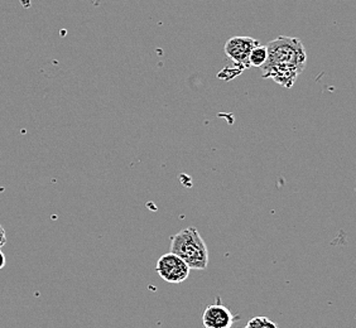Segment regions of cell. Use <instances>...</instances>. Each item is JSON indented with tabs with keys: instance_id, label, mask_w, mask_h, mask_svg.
Instances as JSON below:
<instances>
[{
	"instance_id": "obj_1",
	"label": "cell",
	"mask_w": 356,
	"mask_h": 328,
	"mask_svg": "<svg viewBox=\"0 0 356 328\" xmlns=\"http://www.w3.org/2000/svg\"><path fill=\"white\" fill-rule=\"evenodd\" d=\"M267 49V61L261 67V77L270 79L286 89L293 88L307 65V54L301 40L281 35L268 43Z\"/></svg>"
},
{
	"instance_id": "obj_8",
	"label": "cell",
	"mask_w": 356,
	"mask_h": 328,
	"mask_svg": "<svg viewBox=\"0 0 356 328\" xmlns=\"http://www.w3.org/2000/svg\"><path fill=\"white\" fill-rule=\"evenodd\" d=\"M6 245H7V233H6L4 227L0 224V249Z\"/></svg>"
},
{
	"instance_id": "obj_5",
	"label": "cell",
	"mask_w": 356,
	"mask_h": 328,
	"mask_svg": "<svg viewBox=\"0 0 356 328\" xmlns=\"http://www.w3.org/2000/svg\"><path fill=\"white\" fill-rule=\"evenodd\" d=\"M239 317L234 315L229 308L221 303H215L206 308L202 315L205 328H232Z\"/></svg>"
},
{
	"instance_id": "obj_3",
	"label": "cell",
	"mask_w": 356,
	"mask_h": 328,
	"mask_svg": "<svg viewBox=\"0 0 356 328\" xmlns=\"http://www.w3.org/2000/svg\"><path fill=\"white\" fill-rule=\"evenodd\" d=\"M261 43L258 40L252 37H233L227 40L225 43V55L230 61H233L234 66L238 67L240 71L249 69L250 62L249 57L254 48L258 47Z\"/></svg>"
},
{
	"instance_id": "obj_4",
	"label": "cell",
	"mask_w": 356,
	"mask_h": 328,
	"mask_svg": "<svg viewBox=\"0 0 356 328\" xmlns=\"http://www.w3.org/2000/svg\"><path fill=\"white\" fill-rule=\"evenodd\" d=\"M156 270L158 275L167 283L179 284L188 278L191 269L186 264L185 260L170 252L157 260Z\"/></svg>"
},
{
	"instance_id": "obj_2",
	"label": "cell",
	"mask_w": 356,
	"mask_h": 328,
	"mask_svg": "<svg viewBox=\"0 0 356 328\" xmlns=\"http://www.w3.org/2000/svg\"><path fill=\"white\" fill-rule=\"evenodd\" d=\"M171 253L185 260L190 269L205 270L209 265V250L205 240L195 227H187L172 236Z\"/></svg>"
},
{
	"instance_id": "obj_9",
	"label": "cell",
	"mask_w": 356,
	"mask_h": 328,
	"mask_svg": "<svg viewBox=\"0 0 356 328\" xmlns=\"http://www.w3.org/2000/svg\"><path fill=\"white\" fill-rule=\"evenodd\" d=\"M6 263H7L6 255H4V253H3L1 249H0V269H3V268L6 267Z\"/></svg>"
},
{
	"instance_id": "obj_7",
	"label": "cell",
	"mask_w": 356,
	"mask_h": 328,
	"mask_svg": "<svg viewBox=\"0 0 356 328\" xmlns=\"http://www.w3.org/2000/svg\"><path fill=\"white\" fill-rule=\"evenodd\" d=\"M244 328H278L277 323L269 320L267 317H254L248 322L247 326Z\"/></svg>"
},
{
	"instance_id": "obj_6",
	"label": "cell",
	"mask_w": 356,
	"mask_h": 328,
	"mask_svg": "<svg viewBox=\"0 0 356 328\" xmlns=\"http://www.w3.org/2000/svg\"><path fill=\"white\" fill-rule=\"evenodd\" d=\"M268 49L267 46H261L259 44L258 47L254 48L249 57L250 62V67H263L264 63L267 61Z\"/></svg>"
}]
</instances>
